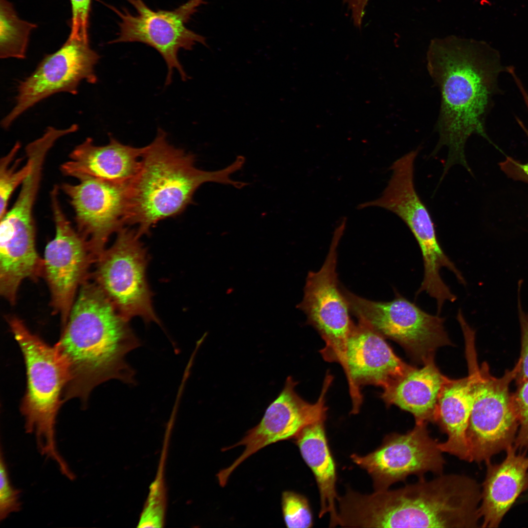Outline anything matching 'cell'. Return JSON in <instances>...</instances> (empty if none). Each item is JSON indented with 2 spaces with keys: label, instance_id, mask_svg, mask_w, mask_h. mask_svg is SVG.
I'll return each mask as SVG.
<instances>
[{
  "label": "cell",
  "instance_id": "4dcf8cb0",
  "mask_svg": "<svg viewBox=\"0 0 528 528\" xmlns=\"http://www.w3.org/2000/svg\"><path fill=\"white\" fill-rule=\"evenodd\" d=\"M69 0L71 9L69 36L88 39V20L92 0Z\"/></svg>",
  "mask_w": 528,
  "mask_h": 528
},
{
  "label": "cell",
  "instance_id": "ac0fdd59",
  "mask_svg": "<svg viewBox=\"0 0 528 528\" xmlns=\"http://www.w3.org/2000/svg\"><path fill=\"white\" fill-rule=\"evenodd\" d=\"M145 146L125 145L112 136L102 146L88 137L70 153L69 160L60 169L66 176L78 180L94 177L116 183H130L138 173Z\"/></svg>",
  "mask_w": 528,
  "mask_h": 528
},
{
  "label": "cell",
  "instance_id": "5b68a950",
  "mask_svg": "<svg viewBox=\"0 0 528 528\" xmlns=\"http://www.w3.org/2000/svg\"><path fill=\"white\" fill-rule=\"evenodd\" d=\"M6 320L26 365L27 388L21 407L25 431L34 434L40 453L64 470L67 464L57 448L55 423L67 381L66 366L55 347L32 333L23 321L14 316Z\"/></svg>",
  "mask_w": 528,
  "mask_h": 528
},
{
  "label": "cell",
  "instance_id": "d4e9b609",
  "mask_svg": "<svg viewBox=\"0 0 528 528\" xmlns=\"http://www.w3.org/2000/svg\"><path fill=\"white\" fill-rule=\"evenodd\" d=\"M282 508L285 523L289 528H308L313 524L312 515L306 498L291 491L282 495Z\"/></svg>",
  "mask_w": 528,
  "mask_h": 528
},
{
  "label": "cell",
  "instance_id": "6da1fadb",
  "mask_svg": "<svg viewBox=\"0 0 528 528\" xmlns=\"http://www.w3.org/2000/svg\"><path fill=\"white\" fill-rule=\"evenodd\" d=\"M427 68L440 92L436 125L438 143L448 154L442 176L455 164L471 173L465 146L472 134L490 142L485 129L493 98L499 92L498 77L506 71L499 52L487 43L454 35L432 39L426 53Z\"/></svg>",
  "mask_w": 528,
  "mask_h": 528
},
{
  "label": "cell",
  "instance_id": "52a82bcc",
  "mask_svg": "<svg viewBox=\"0 0 528 528\" xmlns=\"http://www.w3.org/2000/svg\"><path fill=\"white\" fill-rule=\"evenodd\" d=\"M342 291L351 312L385 338L400 345L415 363L434 358L437 349L452 345L445 330L444 318L430 314L400 295L388 302L362 298Z\"/></svg>",
  "mask_w": 528,
  "mask_h": 528
},
{
  "label": "cell",
  "instance_id": "4fadbf2b",
  "mask_svg": "<svg viewBox=\"0 0 528 528\" xmlns=\"http://www.w3.org/2000/svg\"><path fill=\"white\" fill-rule=\"evenodd\" d=\"M332 379L328 373L317 400L310 403L298 395L295 390L297 382L288 376L282 392L268 406L260 422L248 430L241 440L222 449L225 451L241 445L245 447L230 465L216 475L220 485L224 486L233 471L262 448L281 440L294 439L307 426L325 420L326 396Z\"/></svg>",
  "mask_w": 528,
  "mask_h": 528
},
{
  "label": "cell",
  "instance_id": "603a6c76",
  "mask_svg": "<svg viewBox=\"0 0 528 528\" xmlns=\"http://www.w3.org/2000/svg\"><path fill=\"white\" fill-rule=\"evenodd\" d=\"M35 23L21 19L8 0H0V57L24 59Z\"/></svg>",
  "mask_w": 528,
  "mask_h": 528
},
{
  "label": "cell",
  "instance_id": "5bb4252c",
  "mask_svg": "<svg viewBox=\"0 0 528 528\" xmlns=\"http://www.w3.org/2000/svg\"><path fill=\"white\" fill-rule=\"evenodd\" d=\"M59 188L55 185L51 191L56 233L45 249L43 274L50 290L51 305L60 314L64 326L78 287L85 281L88 266L94 260L87 242L63 211L58 199Z\"/></svg>",
  "mask_w": 528,
  "mask_h": 528
},
{
  "label": "cell",
  "instance_id": "7c38bea8",
  "mask_svg": "<svg viewBox=\"0 0 528 528\" xmlns=\"http://www.w3.org/2000/svg\"><path fill=\"white\" fill-rule=\"evenodd\" d=\"M427 423H415L404 434L387 435L380 446L364 456L352 454V461L371 476L375 490L389 489L411 475L418 478L431 472L443 473L445 461L437 440L429 434Z\"/></svg>",
  "mask_w": 528,
  "mask_h": 528
},
{
  "label": "cell",
  "instance_id": "1f68e13d",
  "mask_svg": "<svg viewBox=\"0 0 528 528\" xmlns=\"http://www.w3.org/2000/svg\"><path fill=\"white\" fill-rule=\"evenodd\" d=\"M343 1L347 5L351 13L353 23L357 25H361L369 0H343Z\"/></svg>",
  "mask_w": 528,
  "mask_h": 528
},
{
  "label": "cell",
  "instance_id": "83f0119b",
  "mask_svg": "<svg viewBox=\"0 0 528 528\" xmlns=\"http://www.w3.org/2000/svg\"><path fill=\"white\" fill-rule=\"evenodd\" d=\"M522 281L518 282L517 288V309L521 332V351L516 363L518 369L514 380L517 385L528 381V312L523 309L521 291Z\"/></svg>",
  "mask_w": 528,
  "mask_h": 528
},
{
  "label": "cell",
  "instance_id": "7402d4cb",
  "mask_svg": "<svg viewBox=\"0 0 528 528\" xmlns=\"http://www.w3.org/2000/svg\"><path fill=\"white\" fill-rule=\"evenodd\" d=\"M325 420L309 425L294 438L301 454L312 470L319 488L320 498L319 517L326 514L330 517V525H339L335 501V463L328 444L324 427Z\"/></svg>",
  "mask_w": 528,
  "mask_h": 528
},
{
  "label": "cell",
  "instance_id": "d6986e66",
  "mask_svg": "<svg viewBox=\"0 0 528 528\" xmlns=\"http://www.w3.org/2000/svg\"><path fill=\"white\" fill-rule=\"evenodd\" d=\"M514 445L503 461L486 463V472L479 507L482 528H496L517 498L528 490V456Z\"/></svg>",
  "mask_w": 528,
  "mask_h": 528
},
{
  "label": "cell",
  "instance_id": "4316f807",
  "mask_svg": "<svg viewBox=\"0 0 528 528\" xmlns=\"http://www.w3.org/2000/svg\"><path fill=\"white\" fill-rule=\"evenodd\" d=\"M161 482L155 481L142 513L139 527H160L163 524L165 500Z\"/></svg>",
  "mask_w": 528,
  "mask_h": 528
},
{
  "label": "cell",
  "instance_id": "f1b7e54d",
  "mask_svg": "<svg viewBox=\"0 0 528 528\" xmlns=\"http://www.w3.org/2000/svg\"><path fill=\"white\" fill-rule=\"evenodd\" d=\"M515 408L519 420V429L514 443L518 450L528 449V381L517 385L513 393Z\"/></svg>",
  "mask_w": 528,
  "mask_h": 528
},
{
  "label": "cell",
  "instance_id": "30bf717a",
  "mask_svg": "<svg viewBox=\"0 0 528 528\" xmlns=\"http://www.w3.org/2000/svg\"><path fill=\"white\" fill-rule=\"evenodd\" d=\"M341 220L333 233L329 252L321 269L309 271L304 296L297 308L307 317L325 343L321 351L324 359L343 365L348 338L354 325L347 300L338 285L337 247L346 224Z\"/></svg>",
  "mask_w": 528,
  "mask_h": 528
},
{
  "label": "cell",
  "instance_id": "d6a6232c",
  "mask_svg": "<svg viewBox=\"0 0 528 528\" xmlns=\"http://www.w3.org/2000/svg\"><path fill=\"white\" fill-rule=\"evenodd\" d=\"M526 498L528 501V493L526 495Z\"/></svg>",
  "mask_w": 528,
  "mask_h": 528
},
{
  "label": "cell",
  "instance_id": "9a60e30c",
  "mask_svg": "<svg viewBox=\"0 0 528 528\" xmlns=\"http://www.w3.org/2000/svg\"><path fill=\"white\" fill-rule=\"evenodd\" d=\"M65 183L75 214L77 232L87 242L95 261L105 250L110 236L125 224L130 183H116L94 177Z\"/></svg>",
  "mask_w": 528,
  "mask_h": 528
},
{
  "label": "cell",
  "instance_id": "cb8c5ba5",
  "mask_svg": "<svg viewBox=\"0 0 528 528\" xmlns=\"http://www.w3.org/2000/svg\"><path fill=\"white\" fill-rule=\"evenodd\" d=\"M21 147L17 142L10 151L1 158L0 161V219L6 213L7 207L11 196L15 190L22 184L29 174L31 163L27 159L22 167L18 169L19 159L10 165Z\"/></svg>",
  "mask_w": 528,
  "mask_h": 528
},
{
  "label": "cell",
  "instance_id": "3957f363",
  "mask_svg": "<svg viewBox=\"0 0 528 528\" xmlns=\"http://www.w3.org/2000/svg\"><path fill=\"white\" fill-rule=\"evenodd\" d=\"M95 282L85 281L54 345L66 366L64 400L86 401L96 386L111 379L134 382L126 354L140 344L128 324Z\"/></svg>",
  "mask_w": 528,
  "mask_h": 528
},
{
  "label": "cell",
  "instance_id": "484cf974",
  "mask_svg": "<svg viewBox=\"0 0 528 528\" xmlns=\"http://www.w3.org/2000/svg\"><path fill=\"white\" fill-rule=\"evenodd\" d=\"M21 492L12 484L2 449L0 460V520L3 521L11 514L22 508Z\"/></svg>",
  "mask_w": 528,
  "mask_h": 528
},
{
  "label": "cell",
  "instance_id": "277c9868",
  "mask_svg": "<svg viewBox=\"0 0 528 528\" xmlns=\"http://www.w3.org/2000/svg\"><path fill=\"white\" fill-rule=\"evenodd\" d=\"M244 160L239 156L219 170L199 169L195 165V156L170 144L166 132L159 129L154 140L145 146L140 169L130 183L125 223L136 225L140 237L159 221L181 214L193 203L195 192L204 183L239 189L246 186V182L231 178Z\"/></svg>",
  "mask_w": 528,
  "mask_h": 528
},
{
  "label": "cell",
  "instance_id": "ffe728a7",
  "mask_svg": "<svg viewBox=\"0 0 528 528\" xmlns=\"http://www.w3.org/2000/svg\"><path fill=\"white\" fill-rule=\"evenodd\" d=\"M474 396L469 375L460 379L446 377L439 394L433 423L447 435L440 442L443 453L470 462L466 432L471 413Z\"/></svg>",
  "mask_w": 528,
  "mask_h": 528
},
{
  "label": "cell",
  "instance_id": "f546056e",
  "mask_svg": "<svg viewBox=\"0 0 528 528\" xmlns=\"http://www.w3.org/2000/svg\"><path fill=\"white\" fill-rule=\"evenodd\" d=\"M514 81L521 93L528 110V91L524 86L519 77L515 78ZM519 122L528 138V130L520 121ZM499 165L501 170L509 178L528 183V162L522 163L511 157L507 156L505 160L501 162Z\"/></svg>",
  "mask_w": 528,
  "mask_h": 528
},
{
  "label": "cell",
  "instance_id": "2e32d148",
  "mask_svg": "<svg viewBox=\"0 0 528 528\" xmlns=\"http://www.w3.org/2000/svg\"><path fill=\"white\" fill-rule=\"evenodd\" d=\"M418 151V149L412 151L396 160L390 167L392 175L380 197L361 203L357 208L380 207L398 216L415 237L423 262L432 265L442 261L445 253L439 242L431 215L415 189L414 162Z\"/></svg>",
  "mask_w": 528,
  "mask_h": 528
},
{
  "label": "cell",
  "instance_id": "e0dca14e",
  "mask_svg": "<svg viewBox=\"0 0 528 528\" xmlns=\"http://www.w3.org/2000/svg\"><path fill=\"white\" fill-rule=\"evenodd\" d=\"M385 339L359 320L351 331L342 367L348 380L352 414L359 411L363 386L373 385L383 389L413 367L399 357Z\"/></svg>",
  "mask_w": 528,
  "mask_h": 528
},
{
  "label": "cell",
  "instance_id": "44dd1931",
  "mask_svg": "<svg viewBox=\"0 0 528 528\" xmlns=\"http://www.w3.org/2000/svg\"><path fill=\"white\" fill-rule=\"evenodd\" d=\"M446 377L433 358L420 368L413 366L383 389L380 397L387 406L394 405L410 413L416 423L433 422L438 396Z\"/></svg>",
  "mask_w": 528,
  "mask_h": 528
},
{
  "label": "cell",
  "instance_id": "ba28073f",
  "mask_svg": "<svg viewBox=\"0 0 528 528\" xmlns=\"http://www.w3.org/2000/svg\"><path fill=\"white\" fill-rule=\"evenodd\" d=\"M116 233L112 245L95 261V282L127 320L140 317L159 324L146 279V250L136 231L123 227Z\"/></svg>",
  "mask_w": 528,
  "mask_h": 528
},
{
  "label": "cell",
  "instance_id": "9c48e42d",
  "mask_svg": "<svg viewBox=\"0 0 528 528\" xmlns=\"http://www.w3.org/2000/svg\"><path fill=\"white\" fill-rule=\"evenodd\" d=\"M135 9L131 14L127 9L119 10L111 7L118 16L117 37L110 43L139 42L154 48L161 55L167 66L165 85L172 80L175 69L181 79L188 77L178 58L180 49L191 50L198 43L207 46L206 39L189 29L186 24L204 4V0H190L173 10H153L143 0H126Z\"/></svg>",
  "mask_w": 528,
  "mask_h": 528
},
{
  "label": "cell",
  "instance_id": "8fae6325",
  "mask_svg": "<svg viewBox=\"0 0 528 528\" xmlns=\"http://www.w3.org/2000/svg\"><path fill=\"white\" fill-rule=\"evenodd\" d=\"M99 59L89 39L68 36L59 49L46 55L19 83L15 104L1 120V126L9 128L23 113L54 94H76L82 82L96 83L95 67Z\"/></svg>",
  "mask_w": 528,
  "mask_h": 528
},
{
  "label": "cell",
  "instance_id": "8992f818",
  "mask_svg": "<svg viewBox=\"0 0 528 528\" xmlns=\"http://www.w3.org/2000/svg\"><path fill=\"white\" fill-rule=\"evenodd\" d=\"M465 350L474 396L466 432L470 462L486 463L515 440L519 424L509 389L518 367L496 377L486 362L479 364L474 342Z\"/></svg>",
  "mask_w": 528,
  "mask_h": 528
},
{
  "label": "cell",
  "instance_id": "7a4b0ae2",
  "mask_svg": "<svg viewBox=\"0 0 528 528\" xmlns=\"http://www.w3.org/2000/svg\"><path fill=\"white\" fill-rule=\"evenodd\" d=\"M481 489L473 479L443 473L395 489L339 497L340 525L353 528H475Z\"/></svg>",
  "mask_w": 528,
  "mask_h": 528
}]
</instances>
